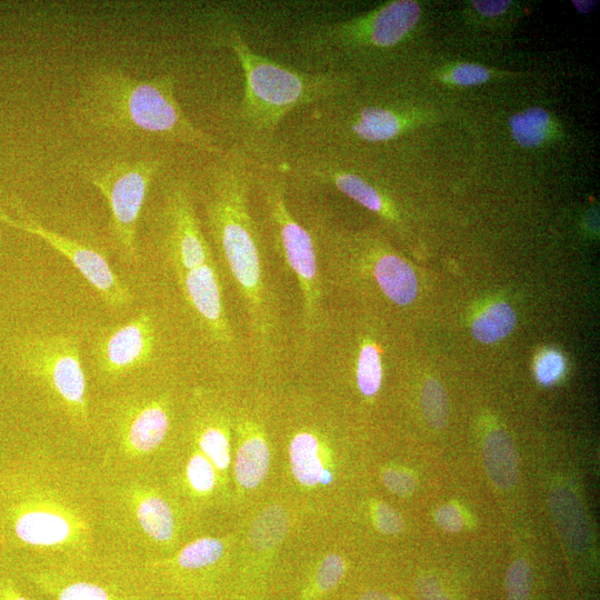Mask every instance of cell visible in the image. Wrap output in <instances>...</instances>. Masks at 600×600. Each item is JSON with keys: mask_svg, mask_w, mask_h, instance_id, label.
Here are the masks:
<instances>
[{"mask_svg": "<svg viewBox=\"0 0 600 600\" xmlns=\"http://www.w3.org/2000/svg\"><path fill=\"white\" fill-rule=\"evenodd\" d=\"M108 548L97 467L42 449L0 463V556L55 568Z\"/></svg>", "mask_w": 600, "mask_h": 600, "instance_id": "obj_1", "label": "cell"}, {"mask_svg": "<svg viewBox=\"0 0 600 600\" xmlns=\"http://www.w3.org/2000/svg\"><path fill=\"white\" fill-rule=\"evenodd\" d=\"M202 189L206 227L242 295L256 343L267 349L275 329L262 234L254 217L253 158L235 145L212 157Z\"/></svg>", "mask_w": 600, "mask_h": 600, "instance_id": "obj_2", "label": "cell"}, {"mask_svg": "<svg viewBox=\"0 0 600 600\" xmlns=\"http://www.w3.org/2000/svg\"><path fill=\"white\" fill-rule=\"evenodd\" d=\"M216 38L242 68L244 90L235 123L237 145L249 155L272 153L290 115L343 97L353 86L346 73L295 69L258 54L227 18L217 20Z\"/></svg>", "mask_w": 600, "mask_h": 600, "instance_id": "obj_3", "label": "cell"}, {"mask_svg": "<svg viewBox=\"0 0 600 600\" xmlns=\"http://www.w3.org/2000/svg\"><path fill=\"white\" fill-rule=\"evenodd\" d=\"M176 85L173 73L136 78L117 68L97 69L80 89L77 114L97 133L156 137L212 157L222 155L224 149L180 106Z\"/></svg>", "mask_w": 600, "mask_h": 600, "instance_id": "obj_4", "label": "cell"}, {"mask_svg": "<svg viewBox=\"0 0 600 600\" xmlns=\"http://www.w3.org/2000/svg\"><path fill=\"white\" fill-rule=\"evenodd\" d=\"M98 468V467H97ZM99 470V493L110 548L143 562L167 552L179 535L175 505L149 470L113 473Z\"/></svg>", "mask_w": 600, "mask_h": 600, "instance_id": "obj_5", "label": "cell"}, {"mask_svg": "<svg viewBox=\"0 0 600 600\" xmlns=\"http://www.w3.org/2000/svg\"><path fill=\"white\" fill-rule=\"evenodd\" d=\"M252 158L253 194L264 209L278 254L297 279L303 299L304 327L307 336L312 337L322 322L323 310V282L315 239L289 209V179L275 154H259Z\"/></svg>", "mask_w": 600, "mask_h": 600, "instance_id": "obj_6", "label": "cell"}, {"mask_svg": "<svg viewBox=\"0 0 600 600\" xmlns=\"http://www.w3.org/2000/svg\"><path fill=\"white\" fill-rule=\"evenodd\" d=\"M167 166L165 156L132 160L86 159L77 173L104 197L109 212V236L126 265L139 263L137 232L150 189Z\"/></svg>", "mask_w": 600, "mask_h": 600, "instance_id": "obj_7", "label": "cell"}, {"mask_svg": "<svg viewBox=\"0 0 600 600\" xmlns=\"http://www.w3.org/2000/svg\"><path fill=\"white\" fill-rule=\"evenodd\" d=\"M172 415L163 396L134 394L109 406L105 419L102 472H143L165 445Z\"/></svg>", "mask_w": 600, "mask_h": 600, "instance_id": "obj_8", "label": "cell"}, {"mask_svg": "<svg viewBox=\"0 0 600 600\" xmlns=\"http://www.w3.org/2000/svg\"><path fill=\"white\" fill-rule=\"evenodd\" d=\"M24 372L75 428L88 430L92 415L76 340L64 335L27 339L18 350Z\"/></svg>", "mask_w": 600, "mask_h": 600, "instance_id": "obj_9", "label": "cell"}, {"mask_svg": "<svg viewBox=\"0 0 600 600\" xmlns=\"http://www.w3.org/2000/svg\"><path fill=\"white\" fill-rule=\"evenodd\" d=\"M195 195V185L187 177H170L163 187L160 243L176 276L215 262L197 214Z\"/></svg>", "mask_w": 600, "mask_h": 600, "instance_id": "obj_10", "label": "cell"}, {"mask_svg": "<svg viewBox=\"0 0 600 600\" xmlns=\"http://www.w3.org/2000/svg\"><path fill=\"white\" fill-rule=\"evenodd\" d=\"M0 223L42 239L57 253L63 255L110 309L120 310L133 304L132 292L122 279H119L102 253L53 232L40 224L35 217L26 213L23 208H17L16 217L0 210Z\"/></svg>", "mask_w": 600, "mask_h": 600, "instance_id": "obj_11", "label": "cell"}, {"mask_svg": "<svg viewBox=\"0 0 600 600\" xmlns=\"http://www.w3.org/2000/svg\"><path fill=\"white\" fill-rule=\"evenodd\" d=\"M156 326L147 312L100 336L95 357L100 376L113 382L147 365L154 355Z\"/></svg>", "mask_w": 600, "mask_h": 600, "instance_id": "obj_12", "label": "cell"}, {"mask_svg": "<svg viewBox=\"0 0 600 600\" xmlns=\"http://www.w3.org/2000/svg\"><path fill=\"white\" fill-rule=\"evenodd\" d=\"M176 278L186 304L192 308L200 324L214 339L228 342L230 330L215 262L189 270Z\"/></svg>", "mask_w": 600, "mask_h": 600, "instance_id": "obj_13", "label": "cell"}, {"mask_svg": "<svg viewBox=\"0 0 600 600\" xmlns=\"http://www.w3.org/2000/svg\"><path fill=\"white\" fill-rule=\"evenodd\" d=\"M369 264V273L380 292L398 306L412 304L418 294L417 277L412 266L399 256L379 252Z\"/></svg>", "mask_w": 600, "mask_h": 600, "instance_id": "obj_14", "label": "cell"}, {"mask_svg": "<svg viewBox=\"0 0 600 600\" xmlns=\"http://www.w3.org/2000/svg\"><path fill=\"white\" fill-rule=\"evenodd\" d=\"M549 508L560 536L574 552L590 546V529L582 504L572 490L559 486L549 494Z\"/></svg>", "mask_w": 600, "mask_h": 600, "instance_id": "obj_15", "label": "cell"}, {"mask_svg": "<svg viewBox=\"0 0 600 600\" xmlns=\"http://www.w3.org/2000/svg\"><path fill=\"white\" fill-rule=\"evenodd\" d=\"M484 462L493 484L502 490L518 483L519 460L512 438L502 429L489 433L485 439Z\"/></svg>", "mask_w": 600, "mask_h": 600, "instance_id": "obj_16", "label": "cell"}, {"mask_svg": "<svg viewBox=\"0 0 600 600\" xmlns=\"http://www.w3.org/2000/svg\"><path fill=\"white\" fill-rule=\"evenodd\" d=\"M270 453L266 440L252 435L240 446L235 465V475L240 486L256 488L268 473Z\"/></svg>", "mask_w": 600, "mask_h": 600, "instance_id": "obj_17", "label": "cell"}, {"mask_svg": "<svg viewBox=\"0 0 600 600\" xmlns=\"http://www.w3.org/2000/svg\"><path fill=\"white\" fill-rule=\"evenodd\" d=\"M290 466L298 482L312 487L320 484L324 466L319 457L318 439L310 433H299L289 446Z\"/></svg>", "mask_w": 600, "mask_h": 600, "instance_id": "obj_18", "label": "cell"}, {"mask_svg": "<svg viewBox=\"0 0 600 600\" xmlns=\"http://www.w3.org/2000/svg\"><path fill=\"white\" fill-rule=\"evenodd\" d=\"M516 324L514 309L500 302L490 305L476 317L472 332L478 342L494 344L512 333Z\"/></svg>", "mask_w": 600, "mask_h": 600, "instance_id": "obj_19", "label": "cell"}, {"mask_svg": "<svg viewBox=\"0 0 600 600\" xmlns=\"http://www.w3.org/2000/svg\"><path fill=\"white\" fill-rule=\"evenodd\" d=\"M516 142L525 148L543 145L552 134V119L543 108L533 107L509 119Z\"/></svg>", "mask_w": 600, "mask_h": 600, "instance_id": "obj_20", "label": "cell"}, {"mask_svg": "<svg viewBox=\"0 0 600 600\" xmlns=\"http://www.w3.org/2000/svg\"><path fill=\"white\" fill-rule=\"evenodd\" d=\"M225 545L222 540L203 537L186 544L173 559V564L185 572H197L212 567L223 558Z\"/></svg>", "mask_w": 600, "mask_h": 600, "instance_id": "obj_21", "label": "cell"}, {"mask_svg": "<svg viewBox=\"0 0 600 600\" xmlns=\"http://www.w3.org/2000/svg\"><path fill=\"white\" fill-rule=\"evenodd\" d=\"M289 527L285 509L279 506L268 507L256 518L250 530V543L257 550H269L283 542Z\"/></svg>", "mask_w": 600, "mask_h": 600, "instance_id": "obj_22", "label": "cell"}, {"mask_svg": "<svg viewBox=\"0 0 600 600\" xmlns=\"http://www.w3.org/2000/svg\"><path fill=\"white\" fill-rule=\"evenodd\" d=\"M357 385L364 396H375L383 383V362L378 348L372 343L363 344L356 363Z\"/></svg>", "mask_w": 600, "mask_h": 600, "instance_id": "obj_23", "label": "cell"}, {"mask_svg": "<svg viewBox=\"0 0 600 600\" xmlns=\"http://www.w3.org/2000/svg\"><path fill=\"white\" fill-rule=\"evenodd\" d=\"M198 450L215 469L226 470L230 463L229 440L225 430L214 424L202 425L197 433Z\"/></svg>", "mask_w": 600, "mask_h": 600, "instance_id": "obj_24", "label": "cell"}, {"mask_svg": "<svg viewBox=\"0 0 600 600\" xmlns=\"http://www.w3.org/2000/svg\"><path fill=\"white\" fill-rule=\"evenodd\" d=\"M185 482L192 492L198 496H207L216 487V470L209 459L196 450L187 460L185 466Z\"/></svg>", "mask_w": 600, "mask_h": 600, "instance_id": "obj_25", "label": "cell"}, {"mask_svg": "<svg viewBox=\"0 0 600 600\" xmlns=\"http://www.w3.org/2000/svg\"><path fill=\"white\" fill-rule=\"evenodd\" d=\"M422 409L426 422L442 429L448 422V400L445 389L435 379H428L422 390Z\"/></svg>", "mask_w": 600, "mask_h": 600, "instance_id": "obj_26", "label": "cell"}, {"mask_svg": "<svg viewBox=\"0 0 600 600\" xmlns=\"http://www.w3.org/2000/svg\"><path fill=\"white\" fill-rule=\"evenodd\" d=\"M507 600H530L532 570L523 559L515 560L506 575Z\"/></svg>", "mask_w": 600, "mask_h": 600, "instance_id": "obj_27", "label": "cell"}, {"mask_svg": "<svg viewBox=\"0 0 600 600\" xmlns=\"http://www.w3.org/2000/svg\"><path fill=\"white\" fill-rule=\"evenodd\" d=\"M565 368L563 355L556 350H547L537 359L535 374L540 384L552 385L563 376Z\"/></svg>", "mask_w": 600, "mask_h": 600, "instance_id": "obj_28", "label": "cell"}, {"mask_svg": "<svg viewBox=\"0 0 600 600\" xmlns=\"http://www.w3.org/2000/svg\"><path fill=\"white\" fill-rule=\"evenodd\" d=\"M345 574L344 559L336 554L328 555L320 564L317 572V585L320 589L327 590L336 587Z\"/></svg>", "mask_w": 600, "mask_h": 600, "instance_id": "obj_29", "label": "cell"}, {"mask_svg": "<svg viewBox=\"0 0 600 600\" xmlns=\"http://www.w3.org/2000/svg\"><path fill=\"white\" fill-rule=\"evenodd\" d=\"M383 482L390 492L400 497L412 495L416 488L415 477L406 470H386L383 474Z\"/></svg>", "mask_w": 600, "mask_h": 600, "instance_id": "obj_30", "label": "cell"}, {"mask_svg": "<svg viewBox=\"0 0 600 600\" xmlns=\"http://www.w3.org/2000/svg\"><path fill=\"white\" fill-rule=\"evenodd\" d=\"M450 78L459 86H476L488 82L490 72L484 66L463 64L452 70Z\"/></svg>", "mask_w": 600, "mask_h": 600, "instance_id": "obj_31", "label": "cell"}, {"mask_svg": "<svg viewBox=\"0 0 600 600\" xmlns=\"http://www.w3.org/2000/svg\"><path fill=\"white\" fill-rule=\"evenodd\" d=\"M374 518L380 532L386 535H396L404 529L402 516L387 504L379 503L375 506Z\"/></svg>", "mask_w": 600, "mask_h": 600, "instance_id": "obj_32", "label": "cell"}, {"mask_svg": "<svg viewBox=\"0 0 600 600\" xmlns=\"http://www.w3.org/2000/svg\"><path fill=\"white\" fill-rule=\"evenodd\" d=\"M415 593L418 600H452L445 593L438 579L430 575L417 579Z\"/></svg>", "mask_w": 600, "mask_h": 600, "instance_id": "obj_33", "label": "cell"}, {"mask_svg": "<svg viewBox=\"0 0 600 600\" xmlns=\"http://www.w3.org/2000/svg\"><path fill=\"white\" fill-rule=\"evenodd\" d=\"M436 524L447 533H458L464 526L459 509L453 505L439 507L435 513Z\"/></svg>", "mask_w": 600, "mask_h": 600, "instance_id": "obj_34", "label": "cell"}, {"mask_svg": "<svg viewBox=\"0 0 600 600\" xmlns=\"http://www.w3.org/2000/svg\"><path fill=\"white\" fill-rule=\"evenodd\" d=\"M512 5L509 0H474L473 6L479 14L486 17L504 15Z\"/></svg>", "mask_w": 600, "mask_h": 600, "instance_id": "obj_35", "label": "cell"}, {"mask_svg": "<svg viewBox=\"0 0 600 600\" xmlns=\"http://www.w3.org/2000/svg\"><path fill=\"white\" fill-rule=\"evenodd\" d=\"M0 600H29L18 593L13 584L3 583L0 585Z\"/></svg>", "mask_w": 600, "mask_h": 600, "instance_id": "obj_36", "label": "cell"}, {"mask_svg": "<svg viewBox=\"0 0 600 600\" xmlns=\"http://www.w3.org/2000/svg\"><path fill=\"white\" fill-rule=\"evenodd\" d=\"M574 7L577 12L582 15H587L597 6V2H589V0H574Z\"/></svg>", "mask_w": 600, "mask_h": 600, "instance_id": "obj_37", "label": "cell"}, {"mask_svg": "<svg viewBox=\"0 0 600 600\" xmlns=\"http://www.w3.org/2000/svg\"><path fill=\"white\" fill-rule=\"evenodd\" d=\"M359 600H395L393 597H390L387 594L375 592V590H370V592L364 593L360 596Z\"/></svg>", "mask_w": 600, "mask_h": 600, "instance_id": "obj_38", "label": "cell"}, {"mask_svg": "<svg viewBox=\"0 0 600 600\" xmlns=\"http://www.w3.org/2000/svg\"><path fill=\"white\" fill-rule=\"evenodd\" d=\"M330 482H332V474H330L328 470L325 469L322 475V479H320V483L327 485L330 484Z\"/></svg>", "mask_w": 600, "mask_h": 600, "instance_id": "obj_39", "label": "cell"}]
</instances>
